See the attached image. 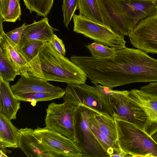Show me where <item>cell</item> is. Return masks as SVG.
Here are the masks:
<instances>
[{"instance_id": "cell-1", "label": "cell", "mask_w": 157, "mask_h": 157, "mask_svg": "<svg viewBox=\"0 0 157 157\" xmlns=\"http://www.w3.org/2000/svg\"><path fill=\"white\" fill-rule=\"evenodd\" d=\"M38 56L44 79L67 84L86 83L87 76L85 72L59 53L49 41L44 42Z\"/></svg>"}, {"instance_id": "cell-21", "label": "cell", "mask_w": 157, "mask_h": 157, "mask_svg": "<svg viewBox=\"0 0 157 157\" xmlns=\"http://www.w3.org/2000/svg\"><path fill=\"white\" fill-rule=\"evenodd\" d=\"M94 117L101 131L113 141L118 143L114 119L109 115L98 113H95Z\"/></svg>"}, {"instance_id": "cell-19", "label": "cell", "mask_w": 157, "mask_h": 157, "mask_svg": "<svg viewBox=\"0 0 157 157\" xmlns=\"http://www.w3.org/2000/svg\"><path fill=\"white\" fill-rule=\"evenodd\" d=\"M94 115L89 120L90 129L103 148L110 155V157H114V155L120 153L122 150L118 143L113 141L101 131Z\"/></svg>"}, {"instance_id": "cell-8", "label": "cell", "mask_w": 157, "mask_h": 157, "mask_svg": "<svg viewBox=\"0 0 157 157\" xmlns=\"http://www.w3.org/2000/svg\"><path fill=\"white\" fill-rule=\"evenodd\" d=\"M128 36L135 48L157 54V14L140 21Z\"/></svg>"}, {"instance_id": "cell-15", "label": "cell", "mask_w": 157, "mask_h": 157, "mask_svg": "<svg viewBox=\"0 0 157 157\" xmlns=\"http://www.w3.org/2000/svg\"><path fill=\"white\" fill-rule=\"evenodd\" d=\"M48 21V19L47 17L38 21L34 20L32 24L24 30L18 45L28 41H50L55 34L54 31L59 30L52 27Z\"/></svg>"}, {"instance_id": "cell-4", "label": "cell", "mask_w": 157, "mask_h": 157, "mask_svg": "<svg viewBox=\"0 0 157 157\" xmlns=\"http://www.w3.org/2000/svg\"><path fill=\"white\" fill-rule=\"evenodd\" d=\"M96 113H98L85 105H80L75 106V141L81 150L82 157H110L89 128V119Z\"/></svg>"}, {"instance_id": "cell-25", "label": "cell", "mask_w": 157, "mask_h": 157, "mask_svg": "<svg viewBox=\"0 0 157 157\" xmlns=\"http://www.w3.org/2000/svg\"><path fill=\"white\" fill-rule=\"evenodd\" d=\"M92 56L98 59H105L113 56L116 49L95 42L86 45Z\"/></svg>"}, {"instance_id": "cell-3", "label": "cell", "mask_w": 157, "mask_h": 157, "mask_svg": "<svg viewBox=\"0 0 157 157\" xmlns=\"http://www.w3.org/2000/svg\"><path fill=\"white\" fill-rule=\"evenodd\" d=\"M117 141L130 157H157V144L146 132L130 122L114 119Z\"/></svg>"}, {"instance_id": "cell-35", "label": "cell", "mask_w": 157, "mask_h": 157, "mask_svg": "<svg viewBox=\"0 0 157 157\" xmlns=\"http://www.w3.org/2000/svg\"><path fill=\"white\" fill-rule=\"evenodd\" d=\"M18 0V2H20V0Z\"/></svg>"}, {"instance_id": "cell-9", "label": "cell", "mask_w": 157, "mask_h": 157, "mask_svg": "<svg viewBox=\"0 0 157 157\" xmlns=\"http://www.w3.org/2000/svg\"><path fill=\"white\" fill-rule=\"evenodd\" d=\"M37 138L60 157H82V151L75 141L50 130L39 127L34 130Z\"/></svg>"}, {"instance_id": "cell-5", "label": "cell", "mask_w": 157, "mask_h": 157, "mask_svg": "<svg viewBox=\"0 0 157 157\" xmlns=\"http://www.w3.org/2000/svg\"><path fill=\"white\" fill-rule=\"evenodd\" d=\"M73 18L75 32L116 50L126 47L124 36L111 28L93 21L80 14L75 13Z\"/></svg>"}, {"instance_id": "cell-26", "label": "cell", "mask_w": 157, "mask_h": 157, "mask_svg": "<svg viewBox=\"0 0 157 157\" xmlns=\"http://www.w3.org/2000/svg\"><path fill=\"white\" fill-rule=\"evenodd\" d=\"M78 7V0H63L62 5L63 23L67 29L76 10Z\"/></svg>"}, {"instance_id": "cell-10", "label": "cell", "mask_w": 157, "mask_h": 157, "mask_svg": "<svg viewBox=\"0 0 157 157\" xmlns=\"http://www.w3.org/2000/svg\"><path fill=\"white\" fill-rule=\"evenodd\" d=\"M2 22L1 21L0 24V51L14 65L19 75L25 77H36L29 59L21 47L12 41L3 31Z\"/></svg>"}, {"instance_id": "cell-14", "label": "cell", "mask_w": 157, "mask_h": 157, "mask_svg": "<svg viewBox=\"0 0 157 157\" xmlns=\"http://www.w3.org/2000/svg\"><path fill=\"white\" fill-rule=\"evenodd\" d=\"M14 95L35 92L65 93V90L50 84L41 78L33 76L22 77L11 86Z\"/></svg>"}, {"instance_id": "cell-22", "label": "cell", "mask_w": 157, "mask_h": 157, "mask_svg": "<svg viewBox=\"0 0 157 157\" xmlns=\"http://www.w3.org/2000/svg\"><path fill=\"white\" fill-rule=\"evenodd\" d=\"M65 93H51L44 92H35L14 95L20 101L30 102L34 106L36 102L40 101H52L62 98Z\"/></svg>"}, {"instance_id": "cell-28", "label": "cell", "mask_w": 157, "mask_h": 157, "mask_svg": "<svg viewBox=\"0 0 157 157\" xmlns=\"http://www.w3.org/2000/svg\"><path fill=\"white\" fill-rule=\"evenodd\" d=\"M30 25H26L25 23L21 26L7 32L6 34L12 41L19 45L24 30Z\"/></svg>"}, {"instance_id": "cell-34", "label": "cell", "mask_w": 157, "mask_h": 157, "mask_svg": "<svg viewBox=\"0 0 157 157\" xmlns=\"http://www.w3.org/2000/svg\"><path fill=\"white\" fill-rule=\"evenodd\" d=\"M155 4L157 7V0H155Z\"/></svg>"}, {"instance_id": "cell-27", "label": "cell", "mask_w": 157, "mask_h": 157, "mask_svg": "<svg viewBox=\"0 0 157 157\" xmlns=\"http://www.w3.org/2000/svg\"><path fill=\"white\" fill-rule=\"evenodd\" d=\"M21 10L19 2L17 0H10L8 8L3 18V21L14 22L20 19Z\"/></svg>"}, {"instance_id": "cell-17", "label": "cell", "mask_w": 157, "mask_h": 157, "mask_svg": "<svg viewBox=\"0 0 157 157\" xmlns=\"http://www.w3.org/2000/svg\"><path fill=\"white\" fill-rule=\"evenodd\" d=\"M18 130L11 120L0 113V148L19 147Z\"/></svg>"}, {"instance_id": "cell-13", "label": "cell", "mask_w": 157, "mask_h": 157, "mask_svg": "<svg viewBox=\"0 0 157 157\" xmlns=\"http://www.w3.org/2000/svg\"><path fill=\"white\" fill-rule=\"evenodd\" d=\"M130 95L146 113L148 121L145 131L151 136L157 132V96L136 89L130 90Z\"/></svg>"}, {"instance_id": "cell-12", "label": "cell", "mask_w": 157, "mask_h": 157, "mask_svg": "<svg viewBox=\"0 0 157 157\" xmlns=\"http://www.w3.org/2000/svg\"><path fill=\"white\" fill-rule=\"evenodd\" d=\"M19 147L28 157H59L56 153L43 144L34 133V130L25 128L19 129Z\"/></svg>"}, {"instance_id": "cell-31", "label": "cell", "mask_w": 157, "mask_h": 157, "mask_svg": "<svg viewBox=\"0 0 157 157\" xmlns=\"http://www.w3.org/2000/svg\"><path fill=\"white\" fill-rule=\"evenodd\" d=\"M10 0H0V17L4 18L7 12Z\"/></svg>"}, {"instance_id": "cell-6", "label": "cell", "mask_w": 157, "mask_h": 157, "mask_svg": "<svg viewBox=\"0 0 157 157\" xmlns=\"http://www.w3.org/2000/svg\"><path fill=\"white\" fill-rule=\"evenodd\" d=\"M109 101L114 119L130 122L145 131L147 116L142 108L131 97L130 90L112 89Z\"/></svg>"}, {"instance_id": "cell-11", "label": "cell", "mask_w": 157, "mask_h": 157, "mask_svg": "<svg viewBox=\"0 0 157 157\" xmlns=\"http://www.w3.org/2000/svg\"><path fill=\"white\" fill-rule=\"evenodd\" d=\"M107 25L121 34L128 36L133 29L118 0H97Z\"/></svg>"}, {"instance_id": "cell-24", "label": "cell", "mask_w": 157, "mask_h": 157, "mask_svg": "<svg viewBox=\"0 0 157 157\" xmlns=\"http://www.w3.org/2000/svg\"><path fill=\"white\" fill-rule=\"evenodd\" d=\"M18 73L11 62L0 51V78L10 83L13 81Z\"/></svg>"}, {"instance_id": "cell-33", "label": "cell", "mask_w": 157, "mask_h": 157, "mask_svg": "<svg viewBox=\"0 0 157 157\" xmlns=\"http://www.w3.org/2000/svg\"><path fill=\"white\" fill-rule=\"evenodd\" d=\"M151 136L153 140L157 144V132Z\"/></svg>"}, {"instance_id": "cell-18", "label": "cell", "mask_w": 157, "mask_h": 157, "mask_svg": "<svg viewBox=\"0 0 157 157\" xmlns=\"http://www.w3.org/2000/svg\"><path fill=\"white\" fill-rule=\"evenodd\" d=\"M44 43L39 40L28 41L19 46L29 59L36 76L44 79L38 56Z\"/></svg>"}, {"instance_id": "cell-16", "label": "cell", "mask_w": 157, "mask_h": 157, "mask_svg": "<svg viewBox=\"0 0 157 157\" xmlns=\"http://www.w3.org/2000/svg\"><path fill=\"white\" fill-rule=\"evenodd\" d=\"M20 108V101L13 93L10 83L0 78V113L11 120H15Z\"/></svg>"}, {"instance_id": "cell-30", "label": "cell", "mask_w": 157, "mask_h": 157, "mask_svg": "<svg viewBox=\"0 0 157 157\" xmlns=\"http://www.w3.org/2000/svg\"><path fill=\"white\" fill-rule=\"evenodd\" d=\"M141 90L157 96V82H151L147 85L140 87Z\"/></svg>"}, {"instance_id": "cell-32", "label": "cell", "mask_w": 157, "mask_h": 157, "mask_svg": "<svg viewBox=\"0 0 157 157\" xmlns=\"http://www.w3.org/2000/svg\"><path fill=\"white\" fill-rule=\"evenodd\" d=\"M11 151H8L6 148H0V157H8L7 153H10Z\"/></svg>"}, {"instance_id": "cell-7", "label": "cell", "mask_w": 157, "mask_h": 157, "mask_svg": "<svg viewBox=\"0 0 157 157\" xmlns=\"http://www.w3.org/2000/svg\"><path fill=\"white\" fill-rule=\"evenodd\" d=\"M75 106L64 102H52L46 109V127L72 140L75 139L74 113Z\"/></svg>"}, {"instance_id": "cell-23", "label": "cell", "mask_w": 157, "mask_h": 157, "mask_svg": "<svg viewBox=\"0 0 157 157\" xmlns=\"http://www.w3.org/2000/svg\"><path fill=\"white\" fill-rule=\"evenodd\" d=\"M30 13L35 12L37 16L47 17L52 9L54 0H23Z\"/></svg>"}, {"instance_id": "cell-29", "label": "cell", "mask_w": 157, "mask_h": 157, "mask_svg": "<svg viewBox=\"0 0 157 157\" xmlns=\"http://www.w3.org/2000/svg\"><path fill=\"white\" fill-rule=\"evenodd\" d=\"M49 42L59 53L64 56H65L66 51L65 44L63 40L56 35H54Z\"/></svg>"}, {"instance_id": "cell-2", "label": "cell", "mask_w": 157, "mask_h": 157, "mask_svg": "<svg viewBox=\"0 0 157 157\" xmlns=\"http://www.w3.org/2000/svg\"><path fill=\"white\" fill-rule=\"evenodd\" d=\"M112 89L98 84L90 86L86 83L68 84L63 100L73 106L85 105L98 113L113 117L109 101Z\"/></svg>"}, {"instance_id": "cell-20", "label": "cell", "mask_w": 157, "mask_h": 157, "mask_svg": "<svg viewBox=\"0 0 157 157\" xmlns=\"http://www.w3.org/2000/svg\"><path fill=\"white\" fill-rule=\"evenodd\" d=\"M78 9L80 14L108 26L103 18L97 0H78Z\"/></svg>"}]
</instances>
